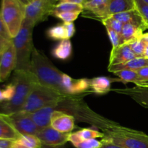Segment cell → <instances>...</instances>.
<instances>
[{"label":"cell","mask_w":148,"mask_h":148,"mask_svg":"<svg viewBox=\"0 0 148 148\" xmlns=\"http://www.w3.org/2000/svg\"><path fill=\"white\" fill-rule=\"evenodd\" d=\"M69 134L60 132L50 126L40 130L36 136L43 145L56 147L64 145L66 142H68Z\"/></svg>","instance_id":"cell-9"},{"label":"cell","mask_w":148,"mask_h":148,"mask_svg":"<svg viewBox=\"0 0 148 148\" xmlns=\"http://www.w3.org/2000/svg\"><path fill=\"white\" fill-rule=\"evenodd\" d=\"M4 102V100H3V96H2V90H0V103Z\"/></svg>","instance_id":"cell-46"},{"label":"cell","mask_w":148,"mask_h":148,"mask_svg":"<svg viewBox=\"0 0 148 148\" xmlns=\"http://www.w3.org/2000/svg\"><path fill=\"white\" fill-rule=\"evenodd\" d=\"M102 142L98 141L96 139L82 140L73 145L76 148H100L102 145Z\"/></svg>","instance_id":"cell-31"},{"label":"cell","mask_w":148,"mask_h":148,"mask_svg":"<svg viewBox=\"0 0 148 148\" xmlns=\"http://www.w3.org/2000/svg\"><path fill=\"white\" fill-rule=\"evenodd\" d=\"M102 23L105 25L106 28H110L121 34L124 24H122L121 22L117 20L114 17L108 16L106 18L102 19Z\"/></svg>","instance_id":"cell-29"},{"label":"cell","mask_w":148,"mask_h":148,"mask_svg":"<svg viewBox=\"0 0 148 148\" xmlns=\"http://www.w3.org/2000/svg\"><path fill=\"white\" fill-rule=\"evenodd\" d=\"M116 76L118 77L120 80L124 83L127 82H133L137 84L140 82V79L136 71L130 70V69H124V70L117 71L114 72Z\"/></svg>","instance_id":"cell-26"},{"label":"cell","mask_w":148,"mask_h":148,"mask_svg":"<svg viewBox=\"0 0 148 148\" xmlns=\"http://www.w3.org/2000/svg\"><path fill=\"white\" fill-rule=\"evenodd\" d=\"M136 86L139 87H148V81H145V82H139V83L136 84Z\"/></svg>","instance_id":"cell-43"},{"label":"cell","mask_w":148,"mask_h":148,"mask_svg":"<svg viewBox=\"0 0 148 148\" xmlns=\"http://www.w3.org/2000/svg\"><path fill=\"white\" fill-rule=\"evenodd\" d=\"M114 18L116 19L122 24H132L140 28L143 29V30L147 29V26L145 24L141 15L139 12L136 9L130 11L118 13V14L111 15Z\"/></svg>","instance_id":"cell-15"},{"label":"cell","mask_w":148,"mask_h":148,"mask_svg":"<svg viewBox=\"0 0 148 148\" xmlns=\"http://www.w3.org/2000/svg\"><path fill=\"white\" fill-rule=\"evenodd\" d=\"M14 140L0 139V148H11Z\"/></svg>","instance_id":"cell-39"},{"label":"cell","mask_w":148,"mask_h":148,"mask_svg":"<svg viewBox=\"0 0 148 148\" xmlns=\"http://www.w3.org/2000/svg\"><path fill=\"white\" fill-rule=\"evenodd\" d=\"M0 36H2L3 38L8 39V40H12L10 37L8 31H7V29L4 25V22H3L2 18L1 17V14H0Z\"/></svg>","instance_id":"cell-37"},{"label":"cell","mask_w":148,"mask_h":148,"mask_svg":"<svg viewBox=\"0 0 148 148\" xmlns=\"http://www.w3.org/2000/svg\"><path fill=\"white\" fill-rule=\"evenodd\" d=\"M20 136L9 121L7 116L0 113V139L17 140Z\"/></svg>","instance_id":"cell-18"},{"label":"cell","mask_w":148,"mask_h":148,"mask_svg":"<svg viewBox=\"0 0 148 148\" xmlns=\"http://www.w3.org/2000/svg\"><path fill=\"white\" fill-rule=\"evenodd\" d=\"M0 14L12 39L17 36L25 17V5L19 0H1Z\"/></svg>","instance_id":"cell-6"},{"label":"cell","mask_w":148,"mask_h":148,"mask_svg":"<svg viewBox=\"0 0 148 148\" xmlns=\"http://www.w3.org/2000/svg\"><path fill=\"white\" fill-rule=\"evenodd\" d=\"M104 133L100 132L98 130H92V129H82L79 131L75 133H70L69 134L68 141L70 142L72 144L78 143L82 140H92L96 138H103Z\"/></svg>","instance_id":"cell-21"},{"label":"cell","mask_w":148,"mask_h":148,"mask_svg":"<svg viewBox=\"0 0 148 148\" xmlns=\"http://www.w3.org/2000/svg\"><path fill=\"white\" fill-rule=\"evenodd\" d=\"M86 0H57V3H72V4L84 5Z\"/></svg>","instance_id":"cell-40"},{"label":"cell","mask_w":148,"mask_h":148,"mask_svg":"<svg viewBox=\"0 0 148 148\" xmlns=\"http://www.w3.org/2000/svg\"><path fill=\"white\" fill-rule=\"evenodd\" d=\"M90 88V80L87 79H76L73 81L72 88H71V95L80 93L85 92L87 90Z\"/></svg>","instance_id":"cell-27"},{"label":"cell","mask_w":148,"mask_h":148,"mask_svg":"<svg viewBox=\"0 0 148 148\" xmlns=\"http://www.w3.org/2000/svg\"><path fill=\"white\" fill-rule=\"evenodd\" d=\"M66 33V38L70 39L75 33V27L73 23H64Z\"/></svg>","instance_id":"cell-36"},{"label":"cell","mask_w":148,"mask_h":148,"mask_svg":"<svg viewBox=\"0 0 148 148\" xmlns=\"http://www.w3.org/2000/svg\"><path fill=\"white\" fill-rule=\"evenodd\" d=\"M46 35L49 38L55 40H62L66 38V33L64 24H59L50 27L46 31Z\"/></svg>","instance_id":"cell-25"},{"label":"cell","mask_w":148,"mask_h":148,"mask_svg":"<svg viewBox=\"0 0 148 148\" xmlns=\"http://www.w3.org/2000/svg\"><path fill=\"white\" fill-rule=\"evenodd\" d=\"M68 96L37 83L27 97L22 111L32 113L49 106H58Z\"/></svg>","instance_id":"cell-5"},{"label":"cell","mask_w":148,"mask_h":148,"mask_svg":"<svg viewBox=\"0 0 148 148\" xmlns=\"http://www.w3.org/2000/svg\"><path fill=\"white\" fill-rule=\"evenodd\" d=\"M72 46L69 39L60 40L52 49V56L59 60H66L72 55Z\"/></svg>","instance_id":"cell-22"},{"label":"cell","mask_w":148,"mask_h":148,"mask_svg":"<svg viewBox=\"0 0 148 148\" xmlns=\"http://www.w3.org/2000/svg\"><path fill=\"white\" fill-rule=\"evenodd\" d=\"M111 80L106 77H98L90 80V88L94 92L102 94L111 89Z\"/></svg>","instance_id":"cell-23"},{"label":"cell","mask_w":148,"mask_h":148,"mask_svg":"<svg viewBox=\"0 0 148 148\" xmlns=\"http://www.w3.org/2000/svg\"><path fill=\"white\" fill-rule=\"evenodd\" d=\"M12 82L15 86L14 97L8 102L0 103V113L5 115L22 111L33 87L38 83L31 71H14Z\"/></svg>","instance_id":"cell-2"},{"label":"cell","mask_w":148,"mask_h":148,"mask_svg":"<svg viewBox=\"0 0 148 148\" xmlns=\"http://www.w3.org/2000/svg\"><path fill=\"white\" fill-rule=\"evenodd\" d=\"M134 58H137V56L133 53L128 43L120 45L119 47L111 50L108 66L124 64Z\"/></svg>","instance_id":"cell-12"},{"label":"cell","mask_w":148,"mask_h":148,"mask_svg":"<svg viewBox=\"0 0 148 148\" xmlns=\"http://www.w3.org/2000/svg\"><path fill=\"white\" fill-rule=\"evenodd\" d=\"M35 26L24 21L16 37L12 39L16 53V67L14 71H31V56L34 46L33 31Z\"/></svg>","instance_id":"cell-3"},{"label":"cell","mask_w":148,"mask_h":148,"mask_svg":"<svg viewBox=\"0 0 148 148\" xmlns=\"http://www.w3.org/2000/svg\"><path fill=\"white\" fill-rule=\"evenodd\" d=\"M80 13L78 12H68L59 13L55 17L62 20L64 23H73L75 20H77Z\"/></svg>","instance_id":"cell-32"},{"label":"cell","mask_w":148,"mask_h":148,"mask_svg":"<svg viewBox=\"0 0 148 148\" xmlns=\"http://www.w3.org/2000/svg\"><path fill=\"white\" fill-rule=\"evenodd\" d=\"M19 1H21L23 4H25V5L26 6V5H27L28 4H30V3L33 0H19Z\"/></svg>","instance_id":"cell-44"},{"label":"cell","mask_w":148,"mask_h":148,"mask_svg":"<svg viewBox=\"0 0 148 148\" xmlns=\"http://www.w3.org/2000/svg\"><path fill=\"white\" fill-rule=\"evenodd\" d=\"M116 92L130 96L142 106L148 108V87L135 86L132 88L116 90Z\"/></svg>","instance_id":"cell-13"},{"label":"cell","mask_w":148,"mask_h":148,"mask_svg":"<svg viewBox=\"0 0 148 148\" xmlns=\"http://www.w3.org/2000/svg\"><path fill=\"white\" fill-rule=\"evenodd\" d=\"M90 1V0H86V2H87V1Z\"/></svg>","instance_id":"cell-48"},{"label":"cell","mask_w":148,"mask_h":148,"mask_svg":"<svg viewBox=\"0 0 148 148\" xmlns=\"http://www.w3.org/2000/svg\"><path fill=\"white\" fill-rule=\"evenodd\" d=\"M101 141L111 143L122 148H148V135L120 127L105 130L104 137Z\"/></svg>","instance_id":"cell-4"},{"label":"cell","mask_w":148,"mask_h":148,"mask_svg":"<svg viewBox=\"0 0 148 148\" xmlns=\"http://www.w3.org/2000/svg\"><path fill=\"white\" fill-rule=\"evenodd\" d=\"M31 72L43 86L53 90L66 96L63 85V74L57 69L43 52L34 48L31 56Z\"/></svg>","instance_id":"cell-1"},{"label":"cell","mask_w":148,"mask_h":148,"mask_svg":"<svg viewBox=\"0 0 148 148\" xmlns=\"http://www.w3.org/2000/svg\"><path fill=\"white\" fill-rule=\"evenodd\" d=\"M108 0H90L84 4V10L90 12L96 17L104 19L107 17Z\"/></svg>","instance_id":"cell-17"},{"label":"cell","mask_w":148,"mask_h":148,"mask_svg":"<svg viewBox=\"0 0 148 148\" xmlns=\"http://www.w3.org/2000/svg\"><path fill=\"white\" fill-rule=\"evenodd\" d=\"M146 66H148V59L145 57H137L124 64L108 66V71L111 72H115L124 69L136 71Z\"/></svg>","instance_id":"cell-19"},{"label":"cell","mask_w":148,"mask_h":148,"mask_svg":"<svg viewBox=\"0 0 148 148\" xmlns=\"http://www.w3.org/2000/svg\"><path fill=\"white\" fill-rule=\"evenodd\" d=\"M142 39L144 40V42L145 43L146 46H148V33H143V35L142 36Z\"/></svg>","instance_id":"cell-42"},{"label":"cell","mask_w":148,"mask_h":148,"mask_svg":"<svg viewBox=\"0 0 148 148\" xmlns=\"http://www.w3.org/2000/svg\"><path fill=\"white\" fill-rule=\"evenodd\" d=\"M143 1H145V3H147V4H148V0H143Z\"/></svg>","instance_id":"cell-47"},{"label":"cell","mask_w":148,"mask_h":148,"mask_svg":"<svg viewBox=\"0 0 148 148\" xmlns=\"http://www.w3.org/2000/svg\"><path fill=\"white\" fill-rule=\"evenodd\" d=\"M136 72H137V75L139 77V79H140V82H139L148 81V66L137 69V70H136Z\"/></svg>","instance_id":"cell-35"},{"label":"cell","mask_w":148,"mask_h":148,"mask_svg":"<svg viewBox=\"0 0 148 148\" xmlns=\"http://www.w3.org/2000/svg\"><path fill=\"white\" fill-rule=\"evenodd\" d=\"M57 0H33L25 6V17L24 21L36 25L51 15L53 6Z\"/></svg>","instance_id":"cell-7"},{"label":"cell","mask_w":148,"mask_h":148,"mask_svg":"<svg viewBox=\"0 0 148 148\" xmlns=\"http://www.w3.org/2000/svg\"><path fill=\"white\" fill-rule=\"evenodd\" d=\"M84 11L83 5L72 3H57L53 7L51 15L56 16V14L62 12H82Z\"/></svg>","instance_id":"cell-24"},{"label":"cell","mask_w":148,"mask_h":148,"mask_svg":"<svg viewBox=\"0 0 148 148\" xmlns=\"http://www.w3.org/2000/svg\"><path fill=\"white\" fill-rule=\"evenodd\" d=\"M144 57L148 59V46H146L145 50L144 52Z\"/></svg>","instance_id":"cell-45"},{"label":"cell","mask_w":148,"mask_h":148,"mask_svg":"<svg viewBox=\"0 0 148 148\" xmlns=\"http://www.w3.org/2000/svg\"><path fill=\"white\" fill-rule=\"evenodd\" d=\"M51 127L60 132L69 134L75 127V117L63 111H55L52 115Z\"/></svg>","instance_id":"cell-11"},{"label":"cell","mask_w":148,"mask_h":148,"mask_svg":"<svg viewBox=\"0 0 148 148\" xmlns=\"http://www.w3.org/2000/svg\"><path fill=\"white\" fill-rule=\"evenodd\" d=\"M14 92H15V86H14L12 82H11L8 85H7L5 88L2 90V96L4 102H8V101H11L13 97H14Z\"/></svg>","instance_id":"cell-33"},{"label":"cell","mask_w":148,"mask_h":148,"mask_svg":"<svg viewBox=\"0 0 148 148\" xmlns=\"http://www.w3.org/2000/svg\"><path fill=\"white\" fill-rule=\"evenodd\" d=\"M134 1L136 10L139 12L148 29V4L143 0H134Z\"/></svg>","instance_id":"cell-30"},{"label":"cell","mask_w":148,"mask_h":148,"mask_svg":"<svg viewBox=\"0 0 148 148\" xmlns=\"http://www.w3.org/2000/svg\"><path fill=\"white\" fill-rule=\"evenodd\" d=\"M144 30L132 24H124L120 34V44L130 43L133 40L140 38L143 35Z\"/></svg>","instance_id":"cell-20"},{"label":"cell","mask_w":148,"mask_h":148,"mask_svg":"<svg viewBox=\"0 0 148 148\" xmlns=\"http://www.w3.org/2000/svg\"><path fill=\"white\" fill-rule=\"evenodd\" d=\"M108 38L112 44V49H116L120 46V34L110 28H106Z\"/></svg>","instance_id":"cell-34"},{"label":"cell","mask_w":148,"mask_h":148,"mask_svg":"<svg viewBox=\"0 0 148 148\" xmlns=\"http://www.w3.org/2000/svg\"><path fill=\"white\" fill-rule=\"evenodd\" d=\"M102 142V145L100 148H122L120 146L117 145L113 144L111 143H107V142Z\"/></svg>","instance_id":"cell-41"},{"label":"cell","mask_w":148,"mask_h":148,"mask_svg":"<svg viewBox=\"0 0 148 148\" xmlns=\"http://www.w3.org/2000/svg\"><path fill=\"white\" fill-rule=\"evenodd\" d=\"M12 40H8L2 36H0V56L4 53V51L7 49V48L10 46V43H12Z\"/></svg>","instance_id":"cell-38"},{"label":"cell","mask_w":148,"mask_h":148,"mask_svg":"<svg viewBox=\"0 0 148 148\" xmlns=\"http://www.w3.org/2000/svg\"></svg>","instance_id":"cell-49"},{"label":"cell","mask_w":148,"mask_h":148,"mask_svg":"<svg viewBox=\"0 0 148 148\" xmlns=\"http://www.w3.org/2000/svg\"><path fill=\"white\" fill-rule=\"evenodd\" d=\"M128 44L130 45L132 51L137 57H144V52L145 50L146 44L144 40L142 39V37L133 40L132 42Z\"/></svg>","instance_id":"cell-28"},{"label":"cell","mask_w":148,"mask_h":148,"mask_svg":"<svg viewBox=\"0 0 148 148\" xmlns=\"http://www.w3.org/2000/svg\"><path fill=\"white\" fill-rule=\"evenodd\" d=\"M16 67V53L13 42L0 56V82H4Z\"/></svg>","instance_id":"cell-10"},{"label":"cell","mask_w":148,"mask_h":148,"mask_svg":"<svg viewBox=\"0 0 148 148\" xmlns=\"http://www.w3.org/2000/svg\"><path fill=\"white\" fill-rule=\"evenodd\" d=\"M7 116L9 121L20 135L36 136L40 130L34 122L30 113L20 111Z\"/></svg>","instance_id":"cell-8"},{"label":"cell","mask_w":148,"mask_h":148,"mask_svg":"<svg viewBox=\"0 0 148 148\" xmlns=\"http://www.w3.org/2000/svg\"><path fill=\"white\" fill-rule=\"evenodd\" d=\"M134 9H136L134 0H108L107 17Z\"/></svg>","instance_id":"cell-16"},{"label":"cell","mask_w":148,"mask_h":148,"mask_svg":"<svg viewBox=\"0 0 148 148\" xmlns=\"http://www.w3.org/2000/svg\"><path fill=\"white\" fill-rule=\"evenodd\" d=\"M56 106H49L32 113V118L40 130L50 127L52 115L56 111L55 108Z\"/></svg>","instance_id":"cell-14"}]
</instances>
